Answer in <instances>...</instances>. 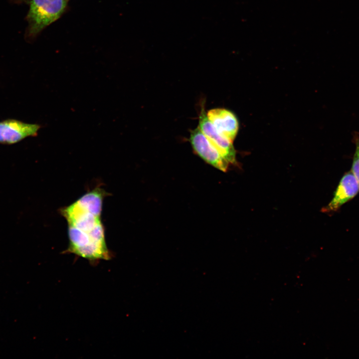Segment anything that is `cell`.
I'll list each match as a JSON object with an SVG mask.
<instances>
[{
	"instance_id": "8",
	"label": "cell",
	"mask_w": 359,
	"mask_h": 359,
	"mask_svg": "<svg viewBox=\"0 0 359 359\" xmlns=\"http://www.w3.org/2000/svg\"><path fill=\"white\" fill-rule=\"evenodd\" d=\"M356 150L354 156L351 172L359 183V136L355 135Z\"/></svg>"
},
{
	"instance_id": "1",
	"label": "cell",
	"mask_w": 359,
	"mask_h": 359,
	"mask_svg": "<svg viewBox=\"0 0 359 359\" xmlns=\"http://www.w3.org/2000/svg\"><path fill=\"white\" fill-rule=\"evenodd\" d=\"M105 191L97 187L61 209L68 224L69 245L65 252L96 264L112 257L105 241L101 216Z\"/></svg>"
},
{
	"instance_id": "5",
	"label": "cell",
	"mask_w": 359,
	"mask_h": 359,
	"mask_svg": "<svg viewBox=\"0 0 359 359\" xmlns=\"http://www.w3.org/2000/svg\"><path fill=\"white\" fill-rule=\"evenodd\" d=\"M40 126L9 119L0 122V143L13 144L29 137H35Z\"/></svg>"
},
{
	"instance_id": "3",
	"label": "cell",
	"mask_w": 359,
	"mask_h": 359,
	"mask_svg": "<svg viewBox=\"0 0 359 359\" xmlns=\"http://www.w3.org/2000/svg\"><path fill=\"white\" fill-rule=\"evenodd\" d=\"M188 141L195 154L204 162L222 172L227 171L229 163L198 127L190 131Z\"/></svg>"
},
{
	"instance_id": "7",
	"label": "cell",
	"mask_w": 359,
	"mask_h": 359,
	"mask_svg": "<svg viewBox=\"0 0 359 359\" xmlns=\"http://www.w3.org/2000/svg\"><path fill=\"white\" fill-rule=\"evenodd\" d=\"M359 191V183L352 172L346 173L341 179L333 198L324 211L337 210L341 205L355 197Z\"/></svg>"
},
{
	"instance_id": "6",
	"label": "cell",
	"mask_w": 359,
	"mask_h": 359,
	"mask_svg": "<svg viewBox=\"0 0 359 359\" xmlns=\"http://www.w3.org/2000/svg\"><path fill=\"white\" fill-rule=\"evenodd\" d=\"M206 115L217 132L233 142L239 129L238 121L234 113L226 109L216 108L209 110Z\"/></svg>"
},
{
	"instance_id": "2",
	"label": "cell",
	"mask_w": 359,
	"mask_h": 359,
	"mask_svg": "<svg viewBox=\"0 0 359 359\" xmlns=\"http://www.w3.org/2000/svg\"><path fill=\"white\" fill-rule=\"evenodd\" d=\"M29 6L26 16L28 26L25 37L35 38L44 28L59 18L65 11L68 0H14Z\"/></svg>"
},
{
	"instance_id": "4",
	"label": "cell",
	"mask_w": 359,
	"mask_h": 359,
	"mask_svg": "<svg viewBox=\"0 0 359 359\" xmlns=\"http://www.w3.org/2000/svg\"><path fill=\"white\" fill-rule=\"evenodd\" d=\"M198 127L209 141L218 150L229 164H237L236 152L233 142L223 137L216 130L207 117L204 103L203 102L200 103Z\"/></svg>"
}]
</instances>
